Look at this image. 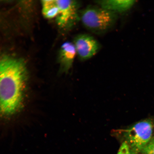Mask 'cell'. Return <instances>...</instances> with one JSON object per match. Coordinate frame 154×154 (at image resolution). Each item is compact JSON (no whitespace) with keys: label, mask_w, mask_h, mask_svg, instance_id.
<instances>
[{"label":"cell","mask_w":154,"mask_h":154,"mask_svg":"<svg viewBox=\"0 0 154 154\" xmlns=\"http://www.w3.org/2000/svg\"><path fill=\"white\" fill-rule=\"evenodd\" d=\"M76 55L75 48L72 42H65L61 46L59 60L63 72H67L72 68Z\"/></svg>","instance_id":"obj_6"},{"label":"cell","mask_w":154,"mask_h":154,"mask_svg":"<svg viewBox=\"0 0 154 154\" xmlns=\"http://www.w3.org/2000/svg\"><path fill=\"white\" fill-rule=\"evenodd\" d=\"M59 9L57 17V22L60 27L72 28L80 21L79 3L76 1L57 0L56 1Z\"/></svg>","instance_id":"obj_4"},{"label":"cell","mask_w":154,"mask_h":154,"mask_svg":"<svg viewBox=\"0 0 154 154\" xmlns=\"http://www.w3.org/2000/svg\"><path fill=\"white\" fill-rule=\"evenodd\" d=\"M117 154H131L129 146L126 141L123 142Z\"/></svg>","instance_id":"obj_10"},{"label":"cell","mask_w":154,"mask_h":154,"mask_svg":"<svg viewBox=\"0 0 154 154\" xmlns=\"http://www.w3.org/2000/svg\"><path fill=\"white\" fill-rule=\"evenodd\" d=\"M80 18L87 29L94 33L101 34L105 33L114 26L117 14L99 6L91 5L80 11Z\"/></svg>","instance_id":"obj_2"},{"label":"cell","mask_w":154,"mask_h":154,"mask_svg":"<svg viewBox=\"0 0 154 154\" xmlns=\"http://www.w3.org/2000/svg\"><path fill=\"white\" fill-rule=\"evenodd\" d=\"M77 55L82 61L91 58L99 51L101 46L93 36L87 34L77 35L73 42Z\"/></svg>","instance_id":"obj_5"},{"label":"cell","mask_w":154,"mask_h":154,"mask_svg":"<svg viewBox=\"0 0 154 154\" xmlns=\"http://www.w3.org/2000/svg\"><path fill=\"white\" fill-rule=\"evenodd\" d=\"M95 2L99 6L117 14L128 11L133 6L136 1L133 0H102Z\"/></svg>","instance_id":"obj_7"},{"label":"cell","mask_w":154,"mask_h":154,"mask_svg":"<svg viewBox=\"0 0 154 154\" xmlns=\"http://www.w3.org/2000/svg\"><path fill=\"white\" fill-rule=\"evenodd\" d=\"M42 3L43 14L46 18L51 19L57 17L59 9L56 1H44Z\"/></svg>","instance_id":"obj_8"},{"label":"cell","mask_w":154,"mask_h":154,"mask_svg":"<svg viewBox=\"0 0 154 154\" xmlns=\"http://www.w3.org/2000/svg\"></svg>","instance_id":"obj_12"},{"label":"cell","mask_w":154,"mask_h":154,"mask_svg":"<svg viewBox=\"0 0 154 154\" xmlns=\"http://www.w3.org/2000/svg\"><path fill=\"white\" fill-rule=\"evenodd\" d=\"M122 132L131 151L141 153L153 137L154 125L151 119H144Z\"/></svg>","instance_id":"obj_3"},{"label":"cell","mask_w":154,"mask_h":154,"mask_svg":"<svg viewBox=\"0 0 154 154\" xmlns=\"http://www.w3.org/2000/svg\"><path fill=\"white\" fill-rule=\"evenodd\" d=\"M143 154H154V137L142 150L141 153Z\"/></svg>","instance_id":"obj_9"},{"label":"cell","mask_w":154,"mask_h":154,"mask_svg":"<svg viewBox=\"0 0 154 154\" xmlns=\"http://www.w3.org/2000/svg\"><path fill=\"white\" fill-rule=\"evenodd\" d=\"M26 80L22 60L7 56L0 58V116L12 115L21 108Z\"/></svg>","instance_id":"obj_1"},{"label":"cell","mask_w":154,"mask_h":154,"mask_svg":"<svg viewBox=\"0 0 154 154\" xmlns=\"http://www.w3.org/2000/svg\"><path fill=\"white\" fill-rule=\"evenodd\" d=\"M140 153H136L133 152H132L131 151V154H143L142 153L141 154H140Z\"/></svg>","instance_id":"obj_11"}]
</instances>
